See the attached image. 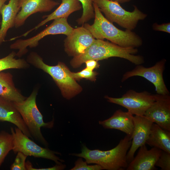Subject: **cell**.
<instances>
[{
	"label": "cell",
	"instance_id": "6da1fadb",
	"mask_svg": "<svg viewBox=\"0 0 170 170\" xmlns=\"http://www.w3.org/2000/svg\"><path fill=\"white\" fill-rule=\"evenodd\" d=\"M95 14L92 25L85 23L83 26L95 39H106L123 47H139L143 43L141 37L135 32L128 30H121L115 26L103 15L97 5L93 3Z\"/></svg>",
	"mask_w": 170,
	"mask_h": 170
},
{
	"label": "cell",
	"instance_id": "7a4b0ae2",
	"mask_svg": "<svg viewBox=\"0 0 170 170\" xmlns=\"http://www.w3.org/2000/svg\"><path fill=\"white\" fill-rule=\"evenodd\" d=\"M138 52L136 48L122 47L108 41L95 39L84 53L73 57L70 64L73 67L77 68L88 60L98 61L117 57L126 59L137 65H141L144 62V57L135 55Z\"/></svg>",
	"mask_w": 170,
	"mask_h": 170
},
{
	"label": "cell",
	"instance_id": "3957f363",
	"mask_svg": "<svg viewBox=\"0 0 170 170\" xmlns=\"http://www.w3.org/2000/svg\"><path fill=\"white\" fill-rule=\"evenodd\" d=\"M132 138L126 135L114 148L108 150L98 149L91 150L84 144L81 152L69 155L85 159L88 164H95L101 166L103 169L123 170L127 167L128 163L127 155L130 148Z\"/></svg>",
	"mask_w": 170,
	"mask_h": 170
},
{
	"label": "cell",
	"instance_id": "277c9868",
	"mask_svg": "<svg viewBox=\"0 0 170 170\" xmlns=\"http://www.w3.org/2000/svg\"><path fill=\"white\" fill-rule=\"evenodd\" d=\"M26 61L49 75L60 88L62 96L67 99H71L82 91V87L71 76V71L63 62H59L54 66L48 65L35 52L29 54Z\"/></svg>",
	"mask_w": 170,
	"mask_h": 170
},
{
	"label": "cell",
	"instance_id": "5b68a950",
	"mask_svg": "<svg viewBox=\"0 0 170 170\" xmlns=\"http://www.w3.org/2000/svg\"><path fill=\"white\" fill-rule=\"evenodd\" d=\"M37 94V90L35 89L24 100L13 103L20 113L32 137L47 147L48 143L42 135L40 128L42 127L52 128L54 125V120L48 122H44L43 116L36 104Z\"/></svg>",
	"mask_w": 170,
	"mask_h": 170
},
{
	"label": "cell",
	"instance_id": "8992f818",
	"mask_svg": "<svg viewBox=\"0 0 170 170\" xmlns=\"http://www.w3.org/2000/svg\"><path fill=\"white\" fill-rule=\"evenodd\" d=\"M105 18L111 23H116L121 27L132 31L139 20H144L147 14L135 6L132 12L125 10L118 2L110 0H93Z\"/></svg>",
	"mask_w": 170,
	"mask_h": 170
},
{
	"label": "cell",
	"instance_id": "52a82bcc",
	"mask_svg": "<svg viewBox=\"0 0 170 170\" xmlns=\"http://www.w3.org/2000/svg\"><path fill=\"white\" fill-rule=\"evenodd\" d=\"M67 19L60 18L54 20L49 26L38 33L28 38L17 40L10 45V48L18 50L16 56L20 58L27 52L28 47H36L39 41L46 36L57 34L69 35L74 28L69 24Z\"/></svg>",
	"mask_w": 170,
	"mask_h": 170
},
{
	"label": "cell",
	"instance_id": "ba28073f",
	"mask_svg": "<svg viewBox=\"0 0 170 170\" xmlns=\"http://www.w3.org/2000/svg\"><path fill=\"white\" fill-rule=\"evenodd\" d=\"M11 131L14 139L12 150L15 153L20 152L27 156L48 159L54 161L58 164L65 162L64 160L56 156V154L61 155L60 153L38 145L18 128H15L14 130L11 128Z\"/></svg>",
	"mask_w": 170,
	"mask_h": 170
},
{
	"label": "cell",
	"instance_id": "9c48e42d",
	"mask_svg": "<svg viewBox=\"0 0 170 170\" xmlns=\"http://www.w3.org/2000/svg\"><path fill=\"white\" fill-rule=\"evenodd\" d=\"M110 103L122 106L128 109L133 115L143 116L155 101L153 94L146 91L138 92L129 90L120 98L105 96Z\"/></svg>",
	"mask_w": 170,
	"mask_h": 170
},
{
	"label": "cell",
	"instance_id": "30bf717a",
	"mask_svg": "<svg viewBox=\"0 0 170 170\" xmlns=\"http://www.w3.org/2000/svg\"><path fill=\"white\" fill-rule=\"evenodd\" d=\"M166 61L165 59H163L150 67H146L141 65H138L133 70L127 71L123 74L122 82H123L133 76H140L154 85L156 94H169L163 76Z\"/></svg>",
	"mask_w": 170,
	"mask_h": 170
},
{
	"label": "cell",
	"instance_id": "8fae6325",
	"mask_svg": "<svg viewBox=\"0 0 170 170\" xmlns=\"http://www.w3.org/2000/svg\"><path fill=\"white\" fill-rule=\"evenodd\" d=\"M155 101L144 116L162 128L170 131L169 94H153Z\"/></svg>",
	"mask_w": 170,
	"mask_h": 170
},
{
	"label": "cell",
	"instance_id": "7c38bea8",
	"mask_svg": "<svg viewBox=\"0 0 170 170\" xmlns=\"http://www.w3.org/2000/svg\"><path fill=\"white\" fill-rule=\"evenodd\" d=\"M95 39L83 25L74 28L64 40L65 51L69 56H78L84 53Z\"/></svg>",
	"mask_w": 170,
	"mask_h": 170
},
{
	"label": "cell",
	"instance_id": "4fadbf2b",
	"mask_svg": "<svg viewBox=\"0 0 170 170\" xmlns=\"http://www.w3.org/2000/svg\"><path fill=\"white\" fill-rule=\"evenodd\" d=\"M59 4L53 0H19L18 5L20 10L16 16L14 27L17 28L23 26L32 14L50 11Z\"/></svg>",
	"mask_w": 170,
	"mask_h": 170
},
{
	"label": "cell",
	"instance_id": "5bb4252c",
	"mask_svg": "<svg viewBox=\"0 0 170 170\" xmlns=\"http://www.w3.org/2000/svg\"><path fill=\"white\" fill-rule=\"evenodd\" d=\"M134 128L132 136L131 146L127 155L129 163L133 159L136 151L140 147L145 144L153 123L144 116H133Z\"/></svg>",
	"mask_w": 170,
	"mask_h": 170
},
{
	"label": "cell",
	"instance_id": "9a60e30c",
	"mask_svg": "<svg viewBox=\"0 0 170 170\" xmlns=\"http://www.w3.org/2000/svg\"><path fill=\"white\" fill-rule=\"evenodd\" d=\"M137 154L128 164L127 170H153L162 150L153 147L148 150L145 144L140 147Z\"/></svg>",
	"mask_w": 170,
	"mask_h": 170
},
{
	"label": "cell",
	"instance_id": "2e32d148",
	"mask_svg": "<svg viewBox=\"0 0 170 170\" xmlns=\"http://www.w3.org/2000/svg\"><path fill=\"white\" fill-rule=\"evenodd\" d=\"M133 116L128 111L124 112L119 109L110 117L99 121V123L105 129H117L132 137L134 128Z\"/></svg>",
	"mask_w": 170,
	"mask_h": 170
},
{
	"label": "cell",
	"instance_id": "e0dca14e",
	"mask_svg": "<svg viewBox=\"0 0 170 170\" xmlns=\"http://www.w3.org/2000/svg\"><path fill=\"white\" fill-rule=\"evenodd\" d=\"M82 8L81 3L78 0H62L60 5L53 12L49 14L43 16L45 18L33 28L22 35L15 37L16 39L22 37H26L34 30H37L48 22L60 18L67 19L69 15L73 12L80 10Z\"/></svg>",
	"mask_w": 170,
	"mask_h": 170
},
{
	"label": "cell",
	"instance_id": "ac0fdd59",
	"mask_svg": "<svg viewBox=\"0 0 170 170\" xmlns=\"http://www.w3.org/2000/svg\"><path fill=\"white\" fill-rule=\"evenodd\" d=\"M0 121L11 122L26 135L32 138L28 127L13 102L0 96Z\"/></svg>",
	"mask_w": 170,
	"mask_h": 170
},
{
	"label": "cell",
	"instance_id": "d6986e66",
	"mask_svg": "<svg viewBox=\"0 0 170 170\" xmlns=\"http://www.w3.org/2000/svg\"><path fill=\"white\" fill-rule=\"evenodd\" d=\"M19 0H9L7 4L2 7L0 13L2 16L0 28V46L5 41L8 30L14 27L16 16L20 10Z\"/></svg>",
	"mask_w": 170,
	"mask_h": 170
},
{
	"label": "cell",
	"instance_id": "ffe728a7",
	"mask_svg": "<svg viewBox=\"0 0 170 170\" xmlns=\"http://www.w3.org/2000/svg\"><path fill=\"white\" fill-rule=\"evenodd\" d=\"M146 144L170 153V131L153 123Z\"/></svg>",
	"mask_w": 170,
	"mask_h": 170
},
{
	"label": "cell",
	"instance_id": "44dd1931",
	"mask_svg": "<svg viewBox=\"0 0 170 170\" xmlns=\"http://www.w3.org/2000/svg\"><path fill=\"white\" fill-rule=\"evenodd\" d=\"M0 96L10 101H22L26 97L15 87L13 76L9 72H0Z\"/></svg>",
	"mask_w": 170,
	"mask_h": 170
},
{
	"label": "cell",
	"instance_id": "7402d4cb",
	"mask_svg": "<svg viewBox=\"0 0 170 170\" xmlns=\"http://www.w3.org/2000/svg\"><path fill=\"white\" fill-rule=\"evenodd\" d=\"M16 53L13 51L8 55L0 59V72L10 69H22L28 68L29 65L24 59H16Z\"/></svg>",
	"mask_w": 170,
	"mask_h": 170
},
{
	"label": "cell",
	"instance_id": "603a6c76",
	"mask_svg": "<svg viewBox=\"0 0 170 170\" xmlns=\"http://www.w3.org/2000/svg\"><path fill=\"white\" fill-rule=\"evenodd\" d=\"M14 139L12 134L5 131L0 133V167L9 152L13 150Z\"/></svg>",
	"mask_w": 170,
	"mask_h": 170
},
{
	"label": "cell",
	"instance_id": "cb8c5ba5",
	"mask_svg": "<svg viewBox=\"0 0 170 170\" xmlns=\"http://www.w3.org/2000/svg\"><path fill=\"white\" fill-rule=\"evenodd\" d=\"M81 3L83 9L82 14L76 21L78 25H83L92 18L95 14L93 5V0H78Z\"/></svg>",
	"mask_w": 170,
	"mask_h": 170
},
{
	"label": "cell",
	"instance_id": "d4e9b609",
	"mask_svg": "<svg viewBox=\"0 0 170 170\" xmlns=\"http://www.w3.org/2000/svg\"><path fill=\"white\" fill-rule=\"evenodd\" d=\"M71 74L72 77L76 80H78L82 78H85L92 81H95L96 80V76L98 73L86 67L79 72H71Z\"/></svg>",
	"mask_w": 170,
	"mask_h": 170
},
{
	"label": "cell",
	"instance_id": "484cf974",
	"mask_svg": "<svg viewBox=\"0 0 170 170\" xmlns=\"http://www.w3.org/2000/svg\"><path fill=\"white\" fill-rule=\"evenodd\" d=\"M75 163L74 167L70 170H101L103 169L100 165L95 164L88 165L87 162L83 161L82 158L80 157Z\"/></svg>",
	"mask_w": 170,
	"mask_h": 170
},
{
	"label": "cell",
	"instance_id": "4316f807",
	"mask_svg": "<svg viewBox=\"0 0 170 170\" xmlns=\"http://www.w3.org/2000/svg\"><path fill=\"white\" fill-rule=\"evenodd\" d=\"M155 166L160 167L162 170H170V153L162 150Z\"/></svg>",
	"mask_w": 170,
	"mask_h": 170
},
{
	"label": "cell",
	"instance_id": "83f0119b",
	"mask_svg": "<svg viewBox=\"0 0 170 170\" xmlns=\"http://www.w3.org/2000/svg\"><path fill=\"white\" fill-rule=\"evenodd\" d=\"M17 153L14 161L11 166L10 169L26 170V160L27 156L21 152Z\"/></svg>",
	"mask_w": 170,
	"mask_h": 170
},
{
	"label": "cell",
	"instance_id": "f1b7e54d",
	"mask_svg": "<svg viewBox=\"0 0 170 170\" xmlns=\"http://www.w3.org/2000/svg\"><path fill=\"white\" fill-rule=\"evenodd\" d=\"M66 167L65 165L62 163L60 164H56L52 167L37 168L33 167L31 163L29 161L26 162V170H61L65 169Z\"/></svg>",
	"mask_w": 170,
	"mask_h": 170
},
{
	"label": "cell",
	"instance_id": "f546056e",
	"mask_svg": "<svg viewBox=\"0 0 170 170\" xmlns=\"http://www.w3.org/2000/svg\"><path fill=\"white\" fill-rule=\"evenodd\" d=\"M153 29L156 31L164 32L170 33V23H165L158 24L157 23H154L152 25Z\"/></svg>",
	"mask_w": 170,
	"mask_h": 170
},
{
	"label": "cell",
	"instance_id": "4dcf8cb0",
	"mask_svg": "<svg viewBox=\"0 0 170 170\" xmlns=\"http://www.w3.org/2000/svg\"><path fill=\"white\" fill-rule=\"evenodd\" d=\"M96 60H88L85 63L86 64V68L88 69L93 71L94 69L99 67V65Z\"/></svg>",
	"mask_w": 170,
	"mask_h": 170
},
{
	"label": "cell",
	"instance_id": "1f68e13d",
	"mask_svg": "<svg viewBox=\"0 0 170 170\" xmlns=\"http://www.w3.org/2000/svg\"><path fill=\"white\" fill-rule=\"evenodd\" d=\"M114 1H116L119 3H123L129 2L132 0H110Z\"/></svg>",
	"mask_w": 170,
	"mask_h": 170
},
{
	"label": "cell",
	"instance_id": "d6a6232c",
	"mask_svg": "<svg viewBox=\"0 0 170 170\" xmlns=\"http://www.w3.org/2000/svg\"><path fill=\"white\" fill-rule=\"evenodd\" d=\"M8 0H0V11L1 10V8L3 5L4 4L5 2ZM1 22L0 21V26H1Z\"/></svg>",
	"mask_w": 170,
	"mask_h": 170
}]
</instances>
